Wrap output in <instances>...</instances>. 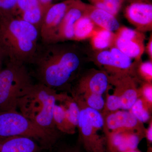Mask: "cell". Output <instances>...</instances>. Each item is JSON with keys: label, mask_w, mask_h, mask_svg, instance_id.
I'll list each match as a JSON object with an SVG mask.
<instances>
[{"label": "cell", "mask_w": 152, "mask_h": 152, "mask_svg": "<svg viewBox=\"0 0 152 152\" xmlns=\"http://www.w3.org/2000/svg\"><path fill=\"white\" fill-rule=\"evenodd\" d=\"M43 45L32 63L39 83L57 92H70L83 62L80 50L75 45L62 42Z\"/></svg>", "instance_id": "obj_1"}, {"label": "cell", "mask_w": 152, "mask_h": 152, "mask_svg": "<svg viewBox=\"0 0 152 152\" xmlns=\"http://www.w3.org/2000/svg\"><path fill=\"white\" fill-rule=\"evenodd\" d=\"M39 37L37 28L18 17L0 18V48L10 61L32 64Z\"/></svg>", "instance_id": "obj_2"}, {"label": "cell", "mask_w": 152, "mask_h": 152, "mask_svg": "<svg viewBox=\"0 0 152 152\" xmlns=\"http://www.w3.org/2000/svg\"><path fill=\"white\" fill-rule=\"evenodd\" d=\"M57 91L38 83L19 99L17 109L26 118L52 135L61 139L63 133L56 128L53 110Z\"/></svg>", "instance_id": "obj_3"}, {"label": "cell", "mask_w": 152, "mask_h": 152, "mask_svg": "<svg viewBox=\"0 0 152 152\" xmlns=\"http://www.w3.org/2000/svg\"><path fill=\"white\" fill-rule=\"evenodd\" d=\"M34 84L26 65L9 60L0 69V112L17 110L19 99Z\"/></svg>", "instance_id": "obj_4"}, {"label": "cell", "mask_w": 152, "mask_h": 152, "mask_svg": "<svg viewBox=\"0 0 152 152\" xmlns=\"http://www.w3.org/2000/svg\"><path fill=\"white\" fill-rule=\"evenodd\" d=\"M12 136L32 139L49 151L61 139L45 132L17 110L0 112V137Z\"/></svg>", "instance_id": "obj_5"}, {"label": "cell", "mask_w": 152, "mask_h": 152, "mask_svg": "<svg viewBox=\"0 0 152 152\" xmlns=\"http://www.w3.org/2000/svg\"><path fill=\"white\" fill-rule=\"evenodd\" d=\"M80 108L77 129L78 142L87 152H106L105 137L100 135L104 121L101 112L87 107L80 97L71 95Z\"/></svg>", "instance_id": "obj_6"}, {"label": "cell", "mask_w": 152, "mask_h": 152, "mask_svg": "<svg viewBox=\"0 0 152 152\" xmlns=\"http://www.w3.org/2000/svg\"><path fill=\"white\" fill-rule=\"evenodd\" d=\"M109 80L114 87L113 94L121 102V110H129L140 96L136 79L129 73L119 72L109 75Z\"/></svg>", "instance_id": "obj_7"}, {"label": "cell", "mask_w": 152, "mask_h": 152, "mask_svg": "<svg viewBox=\"0 0 152 152\" xmlns=\"http://www.w3.org/2000/svg\"><path fill=\"white\" fill-rule=\"evenodd\" d=\"M115 33L113 46L136 61H139L145 51L144 33L121 26Z\"/></svg>", "instance_id": "obj_8"}, {"label": "cell", "mask_w": 152, "mask_h": 152, "mask_svg": "<svg viewBox=\"0 0 152 152\" xmlns=\"http://www.w3.org/2000/svg\"><path fill=\"white\" fill-rule=\"evenodd\" d=\"M102 114L104 121V133L131 132L137 133L145 138L146 129L143 124L137 119L128 110H119Z\"/></svg>", "instance_id": "obj_9"}, {"label": "cell", "mask_w": 152, "mask_h": 152, "mask_svg": "<svg viewBox=\"0 0 152 152\" xmlns=\"http://www.w3.org/2000/svg\"><path fill=\"white\" fill-rule=\"evenodd\" d=\"M110 85L109 75L106 71L91 69L79 77L70 93L76 95L85 93L103 95L108 91Z\"/></svg>", "instance_id": "obj_10"}, {"label": "cell", "mask_w": 152, "mask_h": 152, "mask_svg": "<svg viewBox=\"0 0 152 152\" xmlns=\"http://www.w3.org/2000/svg\"><path fill=\"white\" fill-rule=\"evenodd\" d=\"M74 0H65L54 3L46 11L39 29L43 45L52 43L60 24Z\"/></svg>", "instance_id": "obj_11"}, {"label": "cell", "mask_w": 152, "mask_h": 152, "mask_svg": "<svg viewBox=\"0 0 152 152\" xmlns=\"http://www.w3.org/2000/svg\"><path fill=\"white\" fill-rule=\"evenodd\" d=\"M131 58L115 46L109 50L96 51L95 60L99 65L103 66L108 73L119 72H132L134 62Z\"/></svg>", "instance_id": "obj_12"}, {"label": "cell", "mask_w": 152, "mask_h": 152, "mask_svg": "<svg viewBox=\"0 0 152 152\" xmlns=\"http://www.w3.org/2000/svg\"><path fill=\"white\" fill-rule=\"evenodd\" d=\"M87 6L88 4L81 0H74L62 20L52 43L73 40L74 26L79 19L86 15Z\"/></svg>", "instance_id": "obj_13"}, {"label": "cell", "mask_w": 152, "mask_h": 152, "mask_svg": "<svg viewBox=\"0 0 152 152\" xmlns=\"http://www.w3.org/2000/svg\"><path fill=\"white\" fill-rule=\"evenodd\" d=\"M125 16L137 31L143 33L152 31V3H130L125 9Z\"/></svg>", "instance_id": "obj_14"}, {"label": "cell", "mask_w": 152, "mask_h": 152, "mask_svg": "<svg viewBox=\"0 0 152 152\" xmlns=\"http://www.w3.org/2000/svg\"><path fill=\"white\" fill-rule=\"evenodd\" d=\"M0 152H50L35 140L22 136L0 137Z\"/></svg>", "instance_id": "obj_15"}, {"label": "cell", "mask_w": 152, "mask_h": 152, "mask_svg": "<svg viewBox=\"0 0 152 152\" xmlns=\"http://www.w3.org/2000/svg\"><path fill=\"white\" fill-rule=\"evenodd\" d=\"M86 15L98 27L116 31L121 26L116 16L104 10L88 4Z\"/></svg>", "instance_id": "obj_16"}, {"label": "cell", "mask_w": 152, "mask_h": 152, "mask_svg": "<svg viewBox=\"0 0 152 152\" xmlns=\"http://www.w3.org/2000/svg\"><path fill=\"white\" fill-rule=\"evenodd\" d=\"M56 100L62 105L69 124L76 132L80 115V108L77 102L67 92L57 93Z\"/></svg>", "instance_id": "obj_17"}, {"label": "cell", "mask_w": 152, "mask_h": 152, "mask_svg": "<svg viewBox=\"0 0 152 152\" xmlns=\"http://www.w3.org/2000/svg\"><path fill=\"white\" fill-rule=\"evenodd\" d=\"M115 33L98 27L91 38V45L96 51L107 50L113 46Z\"/></svg>", "instance_id": "obj_18"}, {"label": "cell", "mask_w": 152, "mask_h": 152, "mask_svg": "<svg viewBox=\"0 0 152 152\" xmlns=\"http://www.w3.org/2000/svg\"><path fill=\"white\" fill-rule=\"evenodd\" d=\"M97 28L88 15L83 16L74 26L73 41H83L91 38Z\"/></svg>", "instance_id": "obj_19"}, {"label": "cell", "mask_w": 152, "mask_h": 152, "mask_svg": "<svg viewBox=\"0 0 152 152\" xmlns=\"http://www.w3.org/2000/svg\"><path fill=\"white\" fill-rule=\"evenodd\" d=\"M53 121L57 129L63 134H73L76 133L68 123L62 105L56 100L54 107Z\"/></svg>", "instance_id": "obj_20"}, {"label": "cell", "mask_w": 152, "mask_h": 152, "mask_svg": "<svg viewBox=\"0 0 152 152\" xmlns=\"http://www.w3.org/2000/svg\"><path fill=\"white\" fill-rule=\"evenodd\" d=\"M152 108L140 97H139L129 110L140 122H150L151 119Z\"/></svg>", "instance_id": "obj_21"}, {"label": "cell", "mask_w": 152, "mask_h": 152, "mask_svg": "<svg viewBox=\"0 0 152 152\" xmlns=\"http://www.w3.org/2000/svg\"><path fill=\"white\" fill-rule=\"evenodd\" d=\"M76 96L80 97L87 107L101 113L103 110L105 104L103 95L93 93H85L81 95Z\"/></svg>", "instance_id": "obj_22"}, {"label": "cell", "mask_w": 152, "mask_h": 152, "mask_svg": "<svg viewBox=\"0 0 152 152\" xmlns=\"http://www.w3.org/2000/svg\"><path fill=\"white\" fill-rule=\"evenodd\" d=\"M124 0H92L93 5L104 10L115 16L118 13Z\"/></svg>", "instance_id": "obj_23"}, {"label": "cell", "mask_w": 152, "mask_h": 152, "mask_svg": "<svg viewBox=\"0 0 152 152\" xmlns=\"http://www.w3.org/2000/svg\"><path fill=\"white\" fill-rule=\"evenodd\" d=\"M136 67L137 72L139 77L144 82L152 83V61L145 62L136 61Z\"/></svg>", "instance_id": "obj_24"}, {"label": "cell", "mask_w": 152, "mask_h": 152, "mask_svg": "<svg viewBox=\"0 0 152 152\" xmlns=\"http://www.w3.org/2000/svg\"><path fill=\"white\" fill-rule=\"evenodd\" d=\"M41 6L38 0H17L15 16Z\"/></svg>", "instance_id": "obj_25"}, {"label": "cell", "mask_w": 152, "mask_h": 152, "mask_svg": "<svg viewBox=\"0 0 152 152\" xmlns=\"http://www.w3.org/2000/svg\"><path fill=\"white\" fill-rule=\"evenodd\" d=\"M17 0H0V18L15 16Z\"/></svg>", "instance_id": "obj_26"}, {"label": "cell", "mask_w": 152, "mask_h": 152, "mask_svg": "<svg viewBox=\"0 0 152 152\" xmlns=\"http://www.w3.org/2000/svg\"><path fill=\"white\" fill-rule=\"evenodd\" d=\"M139 95L146 103L152 107V83L143 82L139 88Z\"/></svg>", "instance_id": "obj_27"}, {"label": "cell", "mask_w": 152, "mask_h": 152, "mask_svg": "<svg viewBox=\"0 0 152 152\" xmlns=\"http://www.w3.org/2000/svg\"><path fill=\"white\" fill-rule=\"evenodd\" d=\"M80 144L78 142L75 145L59 144V142L50 152H82Z\"/></svg>", "instance_id": "obj_28"}, {"label": "cell", "mask_w": 152, "mask_h": 152, "mask_svg": "<svg viewBox=\"0 0 152 152\" xmlns=\"http://www.w3.org/2000/svg\"><path fill=\"white\" fill-rule=\"evenodd\" d=\"M145 138L147 140L148 144V151L152 152V120L149 122L148 127L145 129Z\"/></svg>", "instance_id": "obj_29"}, {"label": "cell", "mask_w": 152, "mask_h": 152, "mask_svg": "<svg viewBox=\"0 0 152 152\" xmlns=\"http://www.w3.org/2000/svg\"><path fill=\"white\" fill-rule=\"evenodd\" d=\"M145 51H146V53L148 54V56L150 60L152 61V36L151 34L148 42L146 46L145 47Z\"/></svg>", "instance_id": "obj_30"}, {"label": "cell", "mask_w": 152, "mask_h": 152, "mask_svg": "<svg viewBox=\"0 0 152 152\" xmlns=\"http://www.w3.org/2000/svg\"><path fill=\"white\" fill-rule=\"evenodd\" d=\"M41 6L44 8L46 11L49 7L53 4L56 0H38Z\"/></svg>", "instance_id": "obj_31"}, {"label": "cell", "mask_w": 152, "mask_h": 152, "mask_svg": "<svg viewBox=\"0 0 152 152\" xmlns=\"http://www.w3.org/2000/svg\"><path fill=\"white\" fill-rule=\"evenodd\" d=\"M124 1H127L130 4L135 2L152 3V0H124Z\"/></svg>", "instance_id": "obj_32"}, {"label": "cell", "mask_w": 152, "mask_h": 152, "mask_svg": "<svg viewBox=\"0 0 152 152\" xmlns=\"http://www.w3.org/2000/svg\"><path fill=\"white\" fill-rule=\"evenodd\" d=\"M6 57L5 54L4 52L3 51L2 49L0 48V69H1V66L3 60H4V58Z\"/></svg>", "instance_id": "obj_33"}, {"label": "cell", "mask_w": 152, "mask_h": 152, "mask_svg": "<svg viewBox=\"0 0 152 152\" xmlns=\"http://www.w3.org/2000/svg\"><path fill=\"white\" fill-rule=\"evenodd\" d=\"M88 1H89L90 2L91 1V0H88Z\"/></svg>", "instance_id": "obj_34"}, {"label": "cell", "mask_w": 152, "mask_h": 152, "mask_svg": "<svg viewBox=\"0 0 152 152\" xmlns=\"http://www.w3.org/2000/svg\"><path fill=\"white\" fill-rule=\"evenodd\" d=\"M91 1H92V0H91Z\"/></svg>", "instance_id": "obj_35"}]
</instances>
